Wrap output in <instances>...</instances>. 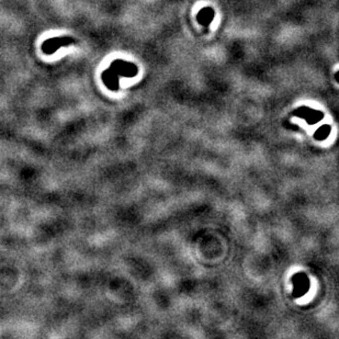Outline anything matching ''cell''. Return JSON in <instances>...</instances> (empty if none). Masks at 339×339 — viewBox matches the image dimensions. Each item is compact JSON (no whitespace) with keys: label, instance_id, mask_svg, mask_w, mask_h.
<instances>
[{"label":"cell","instance_id":"obj_1","mask_svg":"<svg viewBox=\"0 0 339 339\" xmlns=\"http://www.w3.org/2000/svg\"><path fill=\"white\" fill-rule=\"evenodd\" d=\"M77 41L70 36H60V38H52L44 41L41 45V50L46 55H53L63 46L76 44Z\"/></svg>","mask_w":339,"mask_h":339}]
</instances>
